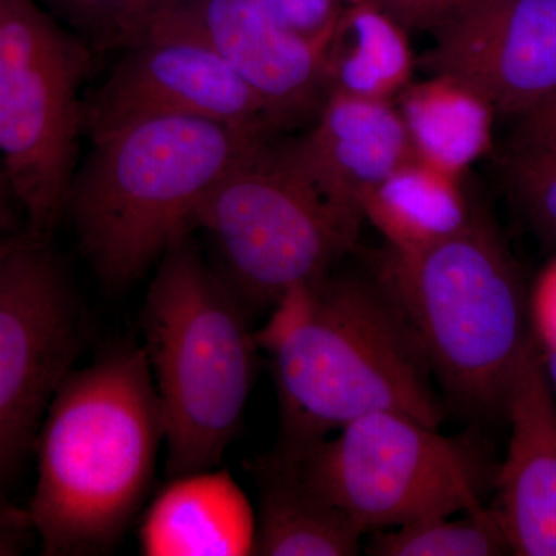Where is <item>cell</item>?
Listing matches in <instances>:
<instances>
[{
    "mask_svg": "<svg viewBox=\"0 0 556 556\" xmlns=\"http://www.w3.org/2000/svg\"><path fill=\"white\" fill-rule=\"evenodd\" d=\"M91 68L86 40L39 0H0V163L27 229L51 239L76 172Z\"/></svg>",
    "mask_w": 556,
    "mask_h": 556,
    "instance_id": "8992f818",
    "label": "cell"
},
{
    "mask_svg": "<svg viewBox=\"0 0 556 556\" xmlns=\"http://www.w3.org/2000/svg\"><path fill=\"white\" fill-rule=\"evenodd\" d=\"M86 102L94 135L150 118H197L265 131L278 130L266 105L243 79L200 43L146 31Z\"/></svg>",
    "mask_w": 556,
    "mask_h": 556,
    "instance_id": "8fae6325",
    "label": "cell"
},
{
    "mask_svg": "<svg viewBox=\"0 0 556 556\" xmlns=\"http://www.w3.org/2000/svg\"><path fill=\"white\" fill-rule=\"evenodd\" d=\"M405 30H430L444 25L481 0H372Z\"/></svg>",
    "mask_w": 556,
    "mask_h": 556,
    "instance_id": "603a6c76",
    "label": "cell"
},
{
    "mask_svg": "<svg viewBox=\"0 0 556 556\" xmlns=\"http://www.w3.org/2000/svg\"><path fill=\"white\" fill-rule=\"evenodd\" d=\"M364 219L399 252L422 251L470 225L463 179L413 159L383 179L362 201Z\"/></svg>",
    "mask_w": 556,
    "mask_h": 556,
    "instance_id": "ac0fdd59",
    "label": "cell"
},
{
    "mask_svg": "<svg viewBox=\"0 0 556 556\" xmlns=\"http://www.w3.org/2000/svg\"><path fill=\"white\" fill-rule=\"evenodd\" d=\"M258 486L254 555L353 556L361 529L340 508L311 489L278 452L251 467Z\"/></svg>",
    "mask_w": 556,
    "mask_h": 556,
    "instance_id": "2e32d148",
    "label": "cell"
},
{
    "mask_svg": "<svg viewBox=\"0 0 556 556\" xmlns=\"http://www.w3.org/2000/svg\"><path fill=\"white\" fill-rule=\"evenodd\" d=\"M142 313L166 475L219 467L243 419L260 346L248 308L188 236L156 263Z\"/></svg>",
    "mask_w": 556,
    "mask_h": 556,
    "instance_id": "277c9868",
    "label": "cell"
},
{
    "mask_svg": "<svg viewBox=\"0 0 556 556\" xmlns=\"http://www.w3.org/2000/svg\"><path fill=\"white\" fill-rule=\"evenodd\" d=\"M257 515L229 471L214 467L170 478L139 527L146 556L254 555Z\"/></svg>",
    "mask_w": 556,
    "mask_h": 556,
    "instance_id": "9a60e30c",
    "label": "cell"
},
{
    "mask_svg": "<svg viewBox=\"0 0 556 556\" xmlns=\"http://www.w3.org/2000/svg\"><path fill=\"white\" fill-rule=\"evenodd\" d=\"M510 181L533 225L556 243V139L518 146Z\"/></svg>",
    "mask_w": 556,
    "mask_h": 556,
    "instance_id": "7402d4cb",
    "label": "cell"
},
{
    "mask_svg": "<svg viewBox=\"0 0 556 556\" xmlns=\"http://www.w3.org/2000/svg\"><path fill=\"white\" fill-rule=\"evenodd\" d=\"M287 24L305 35L331 30L342 13V0H265Z\"/></svg>",
    "mask_w": 556,
    "mask_h": 556,
    "instance_id": "d4e9b609",
    "label": "cell"
},
{
    "mask_svg": "<svg viewBox=\"0 0 556 556\" xmlns=\"http://www.w3.org/2000/svg\"><path fill=\"white\" fill-rule=\"evenodd\" d=\"M376 280L407 318L442 390L471 415L507 407L530 339L517 263L482 215L422 251L388 248Z\"/></svg>",
    "mask_w": 556,
    "mask_h": 556,
    "instance_id": "5b68a950",
    "label": "cell"
},
{
    "mask_svg": "<svg viewBox=\"0 0 556 556\" xmlns=\"http://www.w3.org/2000/svg\"><path fill=\"white\" fill-rule=\"evenodd\" d=\"M364 532L484 506L485 464L471 438L397 412L358 417L299 452L276 450Z\"/></svg>",
    "mask_w": 556,
    "mask_h": 556,
    "instance_id": "52a82bcc",
    "label": "cell"
},
{
    "mask_svg": "<svg viewBox=\"0 0 556 556\" xmlns=\"http://www.w3.org/2000/svg\"><path fill=\"white\" fill-rule=\"evenodd\" d=\"M79 317L50 239L25 229L0 268V484L20 470L78 356Z\"/></svg>",
    "mask_w": 556,
    "mask_h": 556,
    "instance_id": "9c48e42d",
    "label": "cell"
},
{
    "mask_svg": "<svg viewBox=\"0 0 556 556\" xmlns=\"http://www.w3.org/2000/svg\"><path fill=\"white\" fill-rule=\"evenodd\" d=\"M265 131L197 118H150L91 137L65 215L102 283L130 287L195 228L208 189Z\"/></svg>",
    "mask_w": 556,
    "mask_h": 556,
    "instance_id": "3957f363",
    "label": "cell"
},
{
    "mask_svg": "<svg viewBox=\"0 0 556 556\" xmlns=\"http://www.w3.org/2000/svg\"><path fill=\"white\" fill-rule=\"evenodd\" d=\"M434 33L428 73L460 79L495 109L522 116L556 94V0H481Z\"/></svg>",
    "mask_w": 556,
    "mask_h": 556,
    "instance_id": "7c38bea8",
    "label": "cell"
},
{
    "mask_svg": "<svg viewBox=\"0 0 556 556\" xmlns=\"http://www.w3.org/2000/svg\"><path fill=\"white\" fill-rule=\"evenodd\" d=\"M287 146L325 203L356 237L364 222L362 201L415 159L393 101L367 100L339 90H328L313 129Z\"/></svg>",
    "mask_w": 556,
    "mask_h": 556,
    "instance_id": "4fadbf2b",
    "label": "cell"
},
{
    "mask_svg": "<svg viewBox=\"0 0 556 556\" xmlns=\"http://www.w3.org/2000/svg\"><path fill=\"white\" fill-rule=\"evenodd\" d=\"M506 412L510 441L496 479L497 517L511 554L556 556V399L533 339Z\"/></svg>",
    "mask_w": 556,
    "mask_h": 556,
    "instance_id": "5bb4252c",
    "label": "cell"
},
{
    "mask_svg": "<svg viewBox=\"0 0 556 556\" xmlns=\"http://www.w3.org/2000/svg\"><path fill=\"white\" fill-rule=\"evenodd\" d=\"M540 356L541 361H543V367L546 369L547 378L556 391V346L540 351Z\"/></svg>",
    "mask_w": 556,
    "mask_h": 556,
    "instance_id": "f1b7e54d",
    "label": "cell"
},
{
    "mask_svg": "<svg viewBox=\"0 0 556 556\" xmlns=\"http://www.w3.org/2000/svg\"><path fill=\"white\" fill-rule=\"evenodd\" d=\"M36 535L28 510L13 506L0 496V556L20 555Z\"/></svg>",
    "mask_w": 556,
    "mask_h": 556,
    "instance_id": "484cf974",
    "label": "cell"
},
{
    "mask_svg": "<svg viewBox=\"0 0 556 556\" xmlns=\"http://www.w3.org/2000/svg\"><path fill=\"white\" fill-rule=\"evenodd\" d=\"M415 159L463 178L489 152L496 112L473 87L430 73L412 83L394 101Z\"/></svg>",
    "mask_w": 556,
    "mask_h": 556,
    "instance_id": "e0dca14e",
    "label": "cell"
},
{
    "mask_svg": "<svg viewBox=\"0 0 556 556\" xmlns=\"http://www.w3.org/2000/svg\"><path fill=\"white\" fill-rule=\"evenodd\" d=\"M530 334L538 350L556 346V257L538 274L529 294Z\"/></svg>",
    "mask_w": 556,
    "mask_h": 556,
    "instance_id": "cb8c5ba5",
    "label": "cell"
},
{
    "mask_svg": "<svg viewBox=\"0 0 556 556\" xmlns=\"http://www.w3.org/2000/svg\"><path fill=\"white\" fill-rule=\"evenodd\" d=\"M94 49H126L141 33L150 0H39Z\"/></svg>",
    "mask_w": 556,
    "mask_h": 556,
    "instance_id": "44dd1931",
    "label": "cell"
},
{
    "mask_svg": "<svg viewBox=\"0 0 556 556\" xmlns=\"http://www.w3.org/2000/svg\"><path fill=\"white\" fill-rule=\"evenodd\" d=\"M20 214L24 215L20 201H9V203L0 204V268H2L3 262L9 257L10 252L16 247L24 230L27 229V226L22 228Z\"/></svg>",
    "mask_w": 556,
    "mask_h": 556,
    "instance_id": "83f0119b",
    "label": "cell"
},
{
    "mask_svg": "<svg viewBox=\"0 0 556 556\" xmlns=\"http://www.w3.org/2000/svg\"><path fill=\"white\" fill-rule=\"evenodd\" d=\"M407 33L372 0L346 5L329 43L328 90L396 101L412 84L416 67Z\"/></svg>",
    "mask_w": 556,
    "mask_h": 556,
    "instance_id": "d6986e66",
    "label": "cell"
},
{
    "mask_svg": "<svg viewBox=\"0 0 556 556\" xmlns=\"http://www.w3.org/2000/svg\"><path fill=\"white\" fill-rule=\"evenodd\" d=\"M346 5H353V3L362 2V0H342Z\"/></svg>",
    "mask_w": 556,
    "mask_h": 556,
    "instance_id": "4dcf8cb0",
    "label": "cell"
},
{
    "mask_svg": "<svg viewBox=\"0 0 556 556\" xmlns=\"http://www.w3.org/2000/svg\"><path fill=\"white\" fill-rule=\"evenodd\" d=\"M519 119L518 146L556 139V94Z\"/></svg>",
    "mask_w": 556,
    "mask_h": 556,
    "instance_id": "4316f807",
    "label": "cell"
},
{
    "mask_svg": "<svg viewBox=\"0 0 556 556\" xmlns=\"http://www.w3.org/2000/svg\"><path fill=\"white\" fill-rule=\"evenodd\" d=\"M255 338L276 382L278 450L299 452L371 413L434 428L444 420L422 348L376 278L325 276L294 288Z\"/></svg>",
    "mask_w": 556,
    "mask_h": 556,
    "instance_id": "6da1fadb",
    "label": "cell"
},
{
    "mask_svg": "<svg viewBox=\"0 0 556 556\" xmlns=\"http://www.w3.org/2000/svg\"><path fill=\"white\" fill-rule=\"evenodd\" d=\"M164 442L144 348L124 343L70 371L36 438L30 508L42 554H108L141 510Z\"/></svg>",
    "mask_w": 556,
    "mask_h": 556,
    "instance_id": "7a4b0ae2",
    "label": "cell"
},
{
    "mask_svg": "<svg viewBox=\"0 0 556 556\" xmlns=\"http://www.w3.org/2000/svg\"><path fill=\"white\" fill-rule=\"evenodd\" d=\"M152 3H153V0H150V5H152Z\"/></svg>",
    "mask_w": 556,
    "mask_h": 556,
    "instance_id": "1f68e13d",
    "label": "cell"
},
{
    "mask_svg": "<svg viewBox=\"0 0 556 556\" xmlns=\"http://www.w3.org/2000/svg\"><path fill=\"white\" fill-rule=\"evenodd\" d=\"M195 228L214 241L225 280L247 308H270L314 283L357 237L342 225L298 166L270 139L208 189Z\"/></svg>",
    "mask_w": 556,
    "mask_h": 556,
    "instance_id": "ba28073f",
    "label": "cell"
},
{
    "mask_svg": "<svg viewBox=\"0 0 556 556\" xmlns=\"http://www.w3.org/2000/svg\"><path fill=\"white\" fill-rule=\"evenodd\" d=\"M9 201L20 200H17L16 193H14L13 186H11L9 177H7L2 163H0V204L9 203Z\"/></svg>",
    "mask_w": 556,
    "mask_h": 556,
    "instance_id": "f546056e",
    "label": "cell"
},
{
    "mask_svg": "<svg viewBox=\"0 0 556 556\" xmlns=\"http://www.w3.org/2000/svg\"><path fill=\"white\" fill-rule=\"evenodd\" d=\"M336 25L305 35L265 0H153L139 36L164 33L212 51L285 129L317 115L327 98V54Z\"/></svg>",
    "mask_w": 556,
    "mask_h": 556,
    "instance_id": "30bf717a",
    "label": "cell"
},
{
    "mask_svg": "<svg viewBox=\"0 0 556 556\" xmlns=\"http://www.w3.org/2000/svg\"><path fill=\"white\" fill-rule=\"evenodd\" d=\"M372 556H496L511 554L495 507H479L419 519L409 525L378 530L369 541Z\"/></svg>",
    "mask_w": 556,
    "mask_h": 556,
    "instance_id": "ffe728a7",
    "label": "cell"
}]
</instances>
